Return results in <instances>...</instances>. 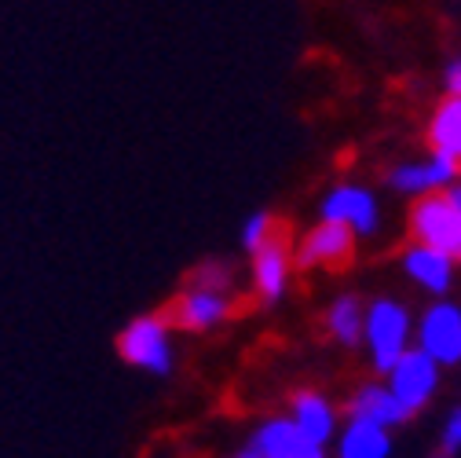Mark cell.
<instances>
[{
	"instance_id": "2",
	"label": "cell",
	"mask_w": 461,
	"mask_h": 458,
	"mask_svg": "<svg viewBox=\"0 0 461 458\" xmlns=\"http://www.w3.org/2000/svg\"><path fill=\"white\" fill-rule=\"evenodd\" d=\"M414 308L392 298V294H377L366 301V319H363V341L359 349L370 363L374 374H384L402 353L414 345Z\"/></svg>"
},
{
	"instance_id": "14",
	"label": "cell",
	"mask_w": 461,
	"mask_h": 458,
	"mask_svg": "<svg viewBox=\"0 0 461 458\" xmlns=\"http://www.w3.org/2000/svg\"><path fill=\"white\" fill-rule=\"evenodd\" d=\"M330 451L337 458H388L395 451V429L384 422H374V418L344 415Z\"/></svg>"
},
{
	"instance_id": "10",
	"label": "cell",
	"mask_w": 461,
	"mask_h": 458,
	"mask_svg": "<svg viewBox=\"0 0 461 458\" xmlns=\"http://www.w3.org/2000/svg\"><path fill=\"white\" fill-rule=\"evenodd\" d=\"M242 458H322L326 447H319L290 415H267L249 426V433L239 444Z\"/></svg>"
},
{
	"instance_id": "20",
	"label": "cell",
	"mask_w": 461,
	"mask_h": 458,
	"mask_svg": "<svg viewBox=\"0 0 461 458\" xmlns=\"http://www.w3.org/2000/svg\"><path fill=\"white\" fill-rule=\"evenodd\" d=\"M439 85H443V92L461 96V55H450V60H447V67L439 74Z\"/></svg>"
},
{
	"instance_id": "13",
	"label": "cell",
	"mask_w": 461,
	"mask_h": 458,
	"mask_svg": "<svg viewBox=\"0 0 461 458\" xmlns=\"http://www.w3.org/2000/svg\"><path fill=\"white\" fill-rule=\"evenodd\" d=\"M285 415H290L319 447H333L337 440V429L344 422V408L337 404V399L322 389H297L290 396V404H285Z\"/></svg>"
},
{
	"instance_id": "1",
	"label": "cell",
	"mask_w": 461,
	"mask_h": 458,
	"mask_svg": "<svg viewBox=\"0 0 461 458\" xmlns=\"http://www.w3.org/2000/svg\"><path fill=\"white\" fill-rule=\"evenodd\" d=\"M180 334L223 330L239 312V275L227 261H205L194 268L191 282L165 308Z\"/></svg>"
},
{
	"instance_id": "8",
	"label": "cell",
	"mask_w": 461,
	"mask_h": 458,
	"mask_svg": "<svg viewBox=\"0 0 461 458\" xmlns=\"http://www.w3.org/2000/svg\"><path fill=\"white\" fill-rule=\"evenodd\" d=\"M297 257H294V243L282 232L275 239H267L264 246L249 250V294L260 305H278L290 298L294 279H297Z\"/></svg>"
},
{
	"instance_id": "18",
	"label": "cell",
	"mask_w": 461,
	"mask_h": 458,
	"mask_svg": "<svg viewBox=\"0 0 461 458\" xmlns=\"http://www.w3.org/2000/svg\"><path fill=\"white\" fill-rule=\"evenodd\" d=\"M275 235H278V220H275L271 213L257 209V213H249V216L242 220V232H239V243H242V250L249 253V250L264 246V243H267V239H275Z\"/></svg>"
},
{
	"instance_id": "7",
	"label": "cell",
	"mask_w": 461,
	"mask_h": 458,
	"mask_svg": "<svg viewBox=\"0 0 461 458\" xmlns=\"http://www.w3.org/2000/svg\"><path fill=\"white\" fill-rule=\"evenodd\" d=\"M414 345L425 349L443 371L461 367V301L429 298V305L414 316Z\"/></svg>"
},
{
	"instance_id": "15",
	"label": "cell",
	"mask_w": 461,
	"mask_h": 458,
	"mask_svg": "<svg viewBox=\"0 0 461 458\" xmlns=\"http://www.w3.org/2000/svg\"><path fill=\"white\" fill-rule=\"evenodd\" d=\"M344 415H356V418H374V422H384L392 429H399L402 422H411V411L399 404V396L388 389V381L377 374L370 381H359L348 399H344Z\"/></svg>"
},
{
	"instance_id": "3",
	"label": "cell",
	"mask_w": 461,
	"mask_h": 458,
	"mask_svg": "<svg viewBox=\"0 0 461 458\" xmlns=\"http://www.w3.org/2000/svg\"><path fill=\"white\" fill-rule=\"evenodd\" d=\"M176 323L168 319V312H143L125 323L118 334V356L150 378H168L176 367Z\"/></svg>"
},
{
	"instance_id": "11",
	"label": "cell",
	"mask_w": 461,
	"mask_h": 458,
	"mask_svg": "<svg viewBox=\"0 0 461 458\" xmlns=\"http://www.w3.org/2000/svg\"><path fill=\"white\" fill-rule=\"evenodd\" d=\"M359 253V239L333 220H315L294 239V257L301 271H340Z\"/></svg>"
},
{
	"instance_id": "17",
	"label": "cell",
	"mask_w": 461,
	"mask_h": 458,
	"mask_svg": "<svg viewBox=\"0 0 461 458\" xmlns=\"http://www.w3.org/2000/svg\"><path fill=\"white\" fill-rule=\"evenodd\" d=\"M425 143L432 151H443V154L461 158V96L443 92L432 103L429 122H425Z\"/></svg>"
},
{
	"instance_id": "6",
	"label": "cell",
	"mask_w": 461,
	"mask_h": 458,
	"mask_svg": "<svg viewBox=\"0 0 461 458\" xmlns=\"http://www.w3.org/2000/svg\"><path fill=\"white\" fill-rule=\"evenodd\" d=\"M461 180V161L454 154H443V151H425V154H414V158H402L395 165H388L384 173V184L392 195L399 198H421V195H432V191H447Z\"/></svg>"
},
{
	"instance_id": "12",
	"label": "cell",
	"mask_w": 461,
	"mask_h": 458,
	"mask_svg": "<svg viewBox=\"0 0 461 458\" xmlns=\"http://www.w3.org/2000/svg\"><path fill=\"white\" fill-rule=\"evenodd\" d=\"M399 271L425 298H447V294H454V286H457L461 261L443 253V250H436V246H425V243L411 239L407 246L399 250Z\"/></svg>"
},
{
	"instance_id": "9",
	"label": "cell",
	"mask_w": 461,
	"mask_h": 458,
	"mask_svg": "<svg viewBox=\"0 0 461 458\" xmlns=\"http://www.w3.org/2000/svg\"><path fill=\"white\" fill-rule=\"evenodd\" d=\"M381 378L388 381V389L399 396V404L407 408L411 418H414V415L429 411V408H432V399L439 396V385H443V363H436L425 349L411 345V349L402 353Z\"/></svg>"
},
{
	"instance_id": "5",
	"label": "cell",
	"mask_w": 461,
	"mask_h": 458,
	"mask_svg": "<svg viewBox=\"0 0 461 458\" xmlns=\"http://www.w3.org/2000/svg\"><path fill=\"white\" fill-rule=\"evenodd\" d=\"M319 216L348 227L359 243H370L384 232L381 195L363 180H337L333 188H326L319 198Z\"/></svg>"
},
{
	"instance_id": "4",
	"label": "cell",
	"mask_w": 461,
	"mask_h": 458,
	"mask_svg": "<svg viewBox=\"0 0 461 458\" xmlns=\"http://www.w3.org/2000/svg\"><path fill=\"white\" fill-rule=\"evenodd\" d=\"M407 235L461 261V188L454 184L414 198L407 209Z\"/></svg>"
},
{
	"instance_id": "16",
	"label": "cell",
	"mask_w": 461,
	"mask_h": 458,
	"mask_svg": "<svg viewBox=\"0 0 461 458\" xmlns=\"http://www.w3.org/2000/svg\"><path fill=\"white\" fill-rule=\"evenodd\" d=\"M363 319H366V301L359 294H337L322 308V334L333 341L337 349H359Z\"/></svg>"
},
{
	"instance_id": "19",
	"label": "cell",
	"mask_w": 461,
	"mask_h": 458,
	"mask_svg": "<svg viewBox=\"0 0 461 458\" xmlns=\"http://www.w3.org/2000/svg\"><path fill=\"white\" fill-rule=\"evenodd\" d=\"M439 451L443 454H461V408H454L443 426H439Z\"/></svg>"
},
{
	"instance_id": "21",
	"label": "cell",
	"mask_w": 461,
	"mask_h": 458,
	"mask_svg": "<svg viewBox=\"0 0 461 458\" xmlns=\"http://www.w3.org/2000/svg\"><path fill=\"white\" fill-rule=\"evenodd\" d=\"M457 161H461V158H457ZM457 188H461V180H457Z\"/></svg>"
}]
</instances>
